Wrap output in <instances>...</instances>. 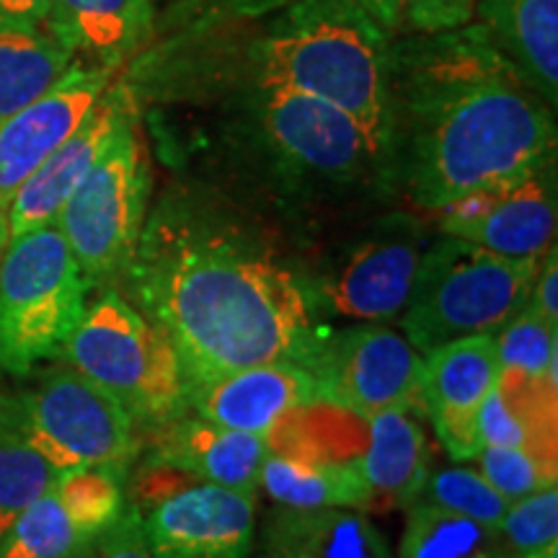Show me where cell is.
I'll return each instance as SVG.
<instances>
[{
	"instance_id": "1",
	"label": "cell",
	"mask_w": 558,
	"mask_h": 558,
	"mask_svg": "<svg viewBox=\"0 0 558 558\" xmlns=\"http://www.w3.org/2000/svg\"><path fill=\"white\" fill-rule=\"evenodd\" d=\"M120 279L177 349L184 383L303 362L316 339L311 295L295 271L256 235L205 209L160 207Z\"/></svg>"
},
{
	"instance_id": "2",
	"label": "cell",
	"mask_w": 558,
	"mask_h": 558,
	"mask_svg": "<svg viewBox=\"0 0 558 558\" xmlns=\"http://www.w3.org/2000/svg\"><path fill=\"white\" fill-rule=\"evenodd\" d=\"M390 177L424 213L556 158L554 107L478 24L393 37Z\"/></svg>"
},
{
	"instance_id": "3",
	"label": "cell",
	"mask_w": 558,
	"mask_h": 558,
	"mask_svg": "<svg viewBox=\"0 0 558 558\" xmlns=\"http://www.w3.org/2000/svg\"><path fill=\"white\" fill-rule=\"evenodd\" d=\"M256 83L347 111L393 163V34L360 0H295L254 47Z\"/></svg>"
},
{
	"instance_id": "4",
	"label": "cell",
	"mask_w": 558,
	"mask_h": 558,
	"mask_svg": "<svg viewBox=\"0 0 558 558\" xmlns=\"http://www.w3.org/2000/svg\"><path fill=\"white\" fill-rule=\"evenodd\" d=\"M541 259H509L452 235L427 243L401 313L403 337L422 357L458 339L497 337L527 308Z\"/></svg>"
},
{
	"instance_id": "5",
	"label": "cell",
	"mask_w": 558,
	"mask_h": 558,
	"mask_svg": "<svg viewBox=\"0 0 558 558\" xmlns=\"http://www.w3.org/2000/svg\"><path fill=\"white\" fill-rule=\"evenodd\" d=\"M60 357L107 390L140 427L156 429L186 411L177 349L120 290L86 305Z\"/></svg>"
},
{
	"instance_id": "6",
	"label": "cell",
	"mask_w": 558,
	"mask_h": 558,
	"mask_svg": "<svg viewBox=\"0 0 558 558\" xmlns=\"http://www.w3.org/2000/svg\"><path fill=\"white\" fill-rule=\"evenodd\" d=\"M88 290L54 222L11 239L0 262V369L29 375L60 357L86 313Z\"/></svg>"
},
{
	"instance_id": "7",
	"label": "cell",
	"mask_w": 558,
	"mask_h": 558,
	"mask_svg": "<svg viewBox=\"0 0 558 558\" xmlns=\"http://www.w3.org/2000/svg\"><path fill=\"white\" fill-rule=\"evenodd\" d=\"M0 422L16 429L60 473H128L140 448L137 424L128 411L70 365L50 369L29 390L0 403Z\"/></svg>"
},
{
	"instance_id": "8",
	"label": "cell",
	"mask_w": 558,
	"mask_h": 558,
	"mask_svg": "<svg viewBox=\"0 0 558 558\" xmlns=\"http://www.w3.org/2000/svg\"><path fill=\"white\" fill-rule=\"evenodd\" d=\"M148 153L132 111L54 220L90 288L120 279L148 220Z\"/></svg>"
},
{
	"instance_id": "9",
	"label": "cell",
	"mask_w": 558,
	"mask_h": 558,
	"mask_svg": "<svg viewBox=\"0 0 558 558\" xmlns=\"http://www.w3.org/2000/svg\"><path fill=\"white\" fill-rule=\"evenodd\" d=\"M256 497L202 484L150 460L132 478L128 505L137 512L153 558H251Z\"/></svg>"
},
{
	"instance_id": "10",
	"label": "cell",
	"mask_w": 558,
	"mask_h": 558,
	"mask_svg": "<svg viewBox=\"0 0 558 558\" xmlns=\"http://www.w3.org/2000/svg\"><path fill=\"white\" fill-rule=\"evenodd\" d=\"M254 124L269 156L290 177L320 186L388 177V166L357 120L308 94L256 83Z\"/></svg>"
},
{
	"instance_id": "11",
	"label": "cell",
	"mask_w": 558,
	"mask_h": 558,
	"mask_svg": "<svg viewBox=\"0 0 558 558\" xmlns=\"http://www.w3.org/2000/svg\"><path fill=\"white\" fill-rule=\"evenodd\" d=\"M303 365L316 378L318 403L369 418L388 409H422L424 357L386 324H357L313 344Z\"/></svg>"
},
{
	"instance_id": "12",
	"label": "cell",
	"mask_w": 558,
	"mask_h": 558,
	"mask_svg": "<svg viewBox=\"0 0 558 558\" xmlns=\"http://www.w3.org/2000/svg\"><path fill=\"white\" fill-rule=\"evenodd\" d=\"M442 235L509 259H541L556 246V158L437 209Z\"/></svg>"
},
{
	"instance_id": "13",
	"label": "cell",
	"mask_w": 558,
	"mask_h": 558,
	"mask_svg": "<svg viewBox=\"0 0 558 558\" xmlns=\"http://www.w3.org/2000/svg\"><path fill=\"white\" fill-rule=\"evenodd\" d=\"M424 248L422 222L414 215H390L324 277L320 300L360 324L393 320L407 308Z\"/></svg>"
},
{
	"instance_id": "14",
	"label": "cell",
	"mask_w": 558,
	"mask_h": 558,
	"mask_svg": "<svg viewBox=\"0 0 558 558\" xmlns=\"http://www.w3.org/2000/svg\"><path fill=\"white\" fill-rule=\"evenodd\" d=\"M114 78V70L73 62L54 86L0 120V209L26 179L81 128Z\"/></svg>"
},
{
	"instance_id": "15",
	"label": "cell",
	"mask_w": 558,
	"mask_h": 558,
	"mask_svg": "<svg viewBox=\"0 0 558 558\" xmlns=\"http://www.w3.org/2000/svg\"><path fill=\"white\" fill-rule=\"evenodd\" d=\"M501 369L494 337L458 339L424 354L422 409L452 460H473L484 448L478 418Z\"/></svg>"
},
{
	"instance_id": "16",
	"label": "cell",
	"mask_w": 558,
	"mask_h": 558,
	"mask_svg": "<svg viewBox=\"0 0 558 558\" xmlns=\"http://www.w3.org/2000/svg\"><path fill=\"white\" fill-rule=\"evenodd\" d=\"M186 409L220 427L269 437L300 409L318 403L316 378L303 362L275 360L184 386Z\"/></svg>"
},
{
	"instance_id": "17",
	"label": "cell",
	"mask_w": 558,
	"mask_h": 558,
	"mask_svg": "<svg viewBox=\"0 0 558 558\" xmlns=\"http://www.w3.org/2000/svg\"><path fill=\"white\" fill-rule=\"evenodd\" d=\"M132 111L135 107H132L128 88L111 83L81 128L21 184L16 197L5 209L11 239L29 233L34 228L52 226L58 220L70 194L78 190L81 181L109 148L111 137Z\"/></svg>"
},
{
	"instance_id": "18",
	"label": "cell",
	"mask_w": 558,
	"mask_h": 558,
	"mask_svg": "<svg viewBox=\"0 0 558 558\" xmlns=\"http://www.w3.org/2000/svg\"><path fill=\"white\" fill-rule=\"evenodd\" d=\"M186 411L153 429V460L202 484L259 494L269 437L220 427Z\"/></svg>"
},
{
	"instance_id": "19",
	"label": "cell",
	"mask_w": 558,
	"mask_h": 558,
	"mask_svg": "<svg viewBox=\"0 0 558 558\" xmlns=\"http://www.w3.org/2000/svg\"><path fill=\"white\" fill-rule=\"evenodd\" d=\"M251 558H393L386 535L357 509L277 507L256 527Z\"/></svg>"
},
{
	"instance_id": "20",
	"label": "cell",
	"mask_w": 558,
	"mask_h": 558,
	"mask_svg": "<svg viewBox=\"0 0 558 558\" xmlns=\"http://www.w3.org/2000/svg\"><path fill=\"white\" fill-rule=\"evenodd\" d=\"M153 0H50L45 26L73 58L114 70L153 37Z\"/></svg>"
},
{
	"instance_id": "21",
	"label": "cell",
	"mask_w": 558,
	"mask_h": 558,
	"mask_svg": "<svg viewBox=\"0 0 558 558\" xmlns=\"http://www.w3.org/2000/svg\"><path fill=\"white\" fill-rule=\"evenodd\" d=\"M367 450L357 460L373 507L411 509L432 471L429 439L416 411L388 409L369 416Z\"/></svg>"
},
{
	"instance_id": "22",
	"label": "cell",
	"mask_w": 558,
	"mask_h": 558,
	"mask_svg": "<svg viewBox=\"0 0 558 558\" xmlns=\"http://www.w3.org/2000/svg\"><path fill=\"white\" fill-rule=\"evenodd\" d=\"M473 19L522 78L556 109L558 0H476Z\"/></svg>"
},
{
	"instance_id": "23",
	"label": "cell",
	"mask_w": 558,
	"mask_h": 558,
	"mask_svg": "<svg viewBox=\"0 0 558 558\" xmlns=\"http://www.w3.org/2000/svg\"><path fill=\"white\" fill-rule=\"evenodd\" d=\"M259 488L277 507L288 509H373L357 460L316 458L308 452L275 450L264 458Z\"/></svg>"
},
{
	"instance_id": "24",
	"label": "cell",
	"mask_w": 558,
	"mask_h": 558,
	"mask_svg": "<svg viewBox=\"0 0 558 558\" xmlns=\"http://www.w3.org/2000/svg\"><path fill=\"white\" fill-rule=\"evenodd\" d=\"M556 388L558 383L501 369L497 390L478 418L481 442L527 450L556 463Z\"/></svg>"
},
{
	"instance_id": "25",
	"label": "cell",
	"mask_w": 558,
	"mask_h": 558,
	"mask_svg": "<svg viewBox=\"0 0 558 558\" xmlns=\"http://www.w3.org/2000/svg\"><path fill=\"white\" fill-rule=\"evenodd\" d=\"M73 62L45 24L0 21V120L47 94Z\"/></svg>"
},
{
	"instance_id": "26",
	"label": "cell",
	"mask_w": 558,
	"mask_h": 558,
	"mask_svg": "<svg viewBox=\"0 0 558 558\" xmlns=\"http://www.w3.org/2000/svg\"><path fill=\"white\" fill-rule=\"evenodd\" d=\"M407 512L399 558H518L499 527L427 505H414Z\"/></svg>"
},
{
	"instance_id": "27",
	"label": "cell",
	"mask_w": 558,
	"mask_h": 558,
	"mask_svg": "<svg viewBox=\"0 0 558 558\" xmlns=\"http://www.w3.org/2000/svg\"><path fill=\"white\" fill-rule=\"evenodd\" d=\"M60 471L16 429L0 422V543L32 501L58 484Z\"/></svg>"
},
{
	"instance_id": "28",
	"label": "cell",
	"mask_w": 558,
	"mask_h": 558,
	"mask_svg": "<svg viewBox=\"0 0 558 558\" xmlns=\"http://www.w3.org/2000/svg\"><path fill=\"white\" fill-rule=\"evenodd\" d=\"M128 473L114 469H78L60 473L54 497L86 541L114 525L128 509Z\"/></svg>"
},
{
	"instance_id": "29",
	"label": "cell",
	"mask_w": 558,
	"mask_h": 558,
	"mask_svg": "<svg viewBox=\"0 0 558 558\" xmlns=\"http://www.w3.org/2000/svg\"><path fill=\"white\" fill-rule=\"evenodd\" d=\"M88 546L54 492H47L13 522L0 543V558H81Z\"/></svg>"
},
{
	"instance_id": "30",
	"label": "cell",
	"mask_w": 558,
	"mask_h": 558,
	"mask_svg": "<svg viewBox=\"0 0 558 558\" xmlns=\"http://www.w3.org/2000/svg\"><path fill=\"white\" fill-rule=\"evenodd\" d=\"M416 505H427L442 512L481 522L486 527H499L509 501L481 476L478 469L452 465V469L429 471L427 484L418 494Z\"/></svg>"
},
{
	"instance_id": "31",
	"label": "cell",
	"mask_w": 558,
	"mask_h": 558,
	"mask_svg": "<svg viewBox=\"0 0 558 558\" xmlns=\"http://www.w3.org/2000/svg\"><path fill=\"white\" fill-rule=\"evenodd\" d=\"M494 339H497L501 367L518 369L530 378L558 383V324H550L541 313L525 308Z\"/></svg>"
},
{
	"instance_id": "32",
	"label": "cell",
	"mask_w": 558,
	"mask_h": 558,
	"mask_svg": "<svg viewBox=\"0 0 558 558\" xmlns=\"http://www.w3.org/2000/svg\"><path fill=\"white\" fill-rule=\"evenodd\" d=\"M360 5L388 34L411 37L471 24L476 0H360Z\"/></svg>"
},
{
	"instance_id": "33",
	"label": "cell",
	"mask_w": 558,
	"mask_h": 558,
	"mask_svg": "<svg viewBox=\"0 0 558 558\" xmlns=\"http://www.w3.org/2000/svg\"><path fill=\"white\" fill-rule=\"evenodd\" d=\"M473 460L478 463L481 476L497 488L509 505L541 492V488L556 486L558 478V465H550L533 452L518 448L484 445Z\"/></svg>"
},
{
	"instance_id": "34",
	"label": "cell",
	"mask_w": 558,
	"mask_h": 558,
	"mask_svg": "<svg viewBox=\"0 0 558 558\" xmlns=\"http://www.w3.org/2000/svg\"><path fill=\"white\" fill-rule=\"evenodd\" d=\"M501 533L518 558L558 543V484L512 501L501 520Z\"/></svg>"
},
{
	"instance_id": "35",
	"label": "cell",
	"mask_w": 558,
	"mask_h": 558,
	"mask_svg": "<svg viewBox=\"0 0 558 558\" xmlns=\"http://www.w3.org/2000/svg\"><path fill=\"white\" fill-rule=\"evenodd\" d=\"M81 558H153L135 509L128 505L122 518L96 535Z\"/></svg>"
},
{
	"instance_id": "36",
	"label": "cell",
	"mask_w": 558,
	"mask_h": 558,
	"mask_svg": "<svg viewBox=\"0 0 558 558\" xmlns=\"http://www.w3.org/2000/svg\"><path fill=\"white\" fill-rule=\"evenodd\" d=\"M527 308L541 313L550 324H558V254L556 246L543 254L538 264V275H535L533 290H530Z\"/></svg>"
},
{
	"instance_id": "37",
	"label": "cell",
	"mask_w": 558,
	"mask_h": 558,
	"mask_svg": "<svg viewBox=\"0 0 558 558\" xmlns=\"http://www.w3.org/2000/svg\"><path fill=\"white\" fill-rule=\"evenodd\" d=\"M50 0H0V21L11 24H45Z\"/></svg>"
},
{
	"instance_id": "38",
	"label": "cell",
	"mask_w": 558,
	"mask_h": 558,
	"mask_svg": "<svg viewBox=\"0 0 558 558\" xmlns=\"http://www.w3.org/2000/svg\"><path fill=\"white\" fill-rule=\"evenodd\" d=\"M11 233H9V218H5V209H0V262H3L5 248H9Z\"/></svg>"
},
{
	"instance_id": "39",
	"label": "cell",
	"mask_w": 558,
	"mask_h": 558,
	"mask_svg": "<svg viewBox=\"0 0 558 558\" xmlns=\"http://www.w3.org/2000/svg\"><path fill=\"white\" fill-rule=\"evenodd\" d=\"M520 558H558V543H550V546L535 548V550H530V554L520 556Z\"/></svg>"
}]
</instances>
